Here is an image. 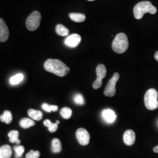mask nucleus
Instances as JSON below:
<instances>
[{
  "mask_svg": "<svg viewBox=\"0 0 158 158\" xmlns=\"http://www.w3.org/2000/svg\"><path fill=\"white\" fill-rule=\"evenodd\" d=\"M73 101L76 104H78V105H83L85 104L84 98L80 94H76L74 95Z\"/></svg>",
  "mask_w": 158,
  "mask_h": 158,
  "instance_id": "nucleus-25",
  "label": "nucleus"
},
{
  "mask_svg": "<svg viewBox=\"0 0 158 158\" xmlns=\"http://www.w3.org/2000/svg\"><path fill=\"white\" fill-rule=\"evenodd\" d=\"M158 91L155 89L147 91L144 97L145 105L147 109L154 110L158 107Z\"/></svg>",
  "mask_w": 158,
  "mask_h": 158,
  "instance_id": "nucleus-4",
  "label": "nucleus"
},
{
  "mask_svg": "<svg viewBox=\"0 0 158 158\" xmlns=\"http://www.w3.org/2000/svg\"><path fill=\"white\" fill-rule=\"evenodd\" d=\"M97 79L93 84V87L94 89H98L102 87V79H104L107 74V69L104 64H98L96 68Z\"/></svg>",
  "mask_w": 158,
  "mask_h": 158,
  "instance_id": "nucleus-7",
  "label": "nucleus"
},
{
  "mask_svg": "<svg viewBox=\"0 0 158 158\" xmlns=\"http://www.w3.org/2000/svg\"><path fill=\"white\" fill-rule=\"evenodd\" d=\"M155 59H156V60H157L158 62V51L156 52L155 54Z\"/></svg>",
  "mask_w": 158,
  "mask_h": 158,
  "instance_id": "nucleus-30",
  "label": "nucleus"
},
{
  "mask_svg": "<svg viewBox=\"0 0 158 158\" xmlns=\"http://www.w3.org/2000/svg\"><path fill=\"white\" fill-rule=\"evenodd\" d=\"M156 12V8L149 1H141L136 4L134 8V14L136 19H141L146 13L155 14Z\"/></svg>",
  "mask_w": 158,
  "mask_h": 158,
  "instance_id": "nucleus-2",
  "label": "nucleus"
},
{
  "mask_svg": "<svg viewBox=\"0 0 158 158\" xmlns=\"http://www.w3.org/2000/svg\"><path fill=\"white\" fill-rule=\"evenodd\" d=\"M24 78V76L23 74L18 73L12 76L10 80V83L11 85H17L19 84Z\"/></svg>",
  "mask_w": 158,
  "mask_h": 158,
  "instance_id": "nucleus-22",
  "label": "nucleus"
},
{
  "mask_svg": "<svg viewBox=\"0 0 158 158\" xmlns=\"http://www.w3.org/2000/svg\"><path fill=\"white\" fill-rule=\"evenodd\" d=\"M0 121L3 123H6L7 124H11L12 121V115L11 112L8 110L5 111L0 116Z\"/></svg>",
  "mask_w": 158,
  "mask_h": 158,
  "instance_id": "nucleus-18",
  "label": "nucleus"
},
{
  "mask_svg": "<svg viewBox=\"0 0 158 158\" xmlns=\"http://www.w3.org/2000/svg\"><path fill=\"white\" fill-rule=\"evenodd\" d=\"M41 20V15L40 12L35 11L32 12L26 21V26L27 29L34 31L39 28Z\"/></svg>",
  "mask_w": 158,
  "mask_h": 158,
  "instance_id": "nucleus-5",
  "label": "nucleus"
},
{
  "mask_svg": "<svg viewBox=\"0 0 158 158\" xmlns=\"http://www.w3.org/2000/svg\"><path fill=\"white\" fill-rule=\"evenodd\" d=\"M76 135L77 141L81 145L85 146L89 144L90 139V135L89 132L85 129L83 128H80L77 130Z\"/></svg>",
  "mask_w": 158,
  "mask_h": 158,
  "instance_id": "nucleus-8",
  "label": "nucleus"
},
{
  "mask_svg": "<svg viewBox=\"0 0 158 158\" xmlns=\"http://www.w3.org/2000/svg\"><path fill=\"white\" fill-rule=\"evenodd\" d=\"M55 30L56 34L62 36H66L69 34V30L62 24H57Z\"/></svg>",
  "mask_w": 158,
  "mask_h": 158,
  "instance_id": "nucleus-20",
  "label": "nucleus"
},
{
  "mask_svg": "<svg viewBox=\"0 0 158 158\" xmlns=\"http://www.w3.org/2000/svg\"><path fill=\"white\" fill-rule=\"evenodd\" d=\"M14 149L15 152V157L17 158H21L23 156V153L25 151V148L22 145H18L14 147Z\"/></svg>",
  "mask_w": 158,
  "mask_h": 158,
  "instance_id": "nucleus-24",
  "label": "nucleus"
},
{
  "mask_svg": "<svg viewBox=\"0 0 158 158\" xmlns=\"http://www.w3.org/2000/svg\"><path fill=\"white\" fill-rule=\"evenodd\" d=\"M19 133L17 130L11 131L8 135L10 138V142L11 143H16L18 145L21 143V140L18 138Z\"/></svg>",
  "mask_w": 158,
  "mask_h": 158,
  "instance_id": "nucleus-15",
  "label": "nucleus"
},
{
  "mask_svg": "<svg viewBox=\"0 0 158 158\" xmlns=\"http://www.w3.org/2000/svg\"><path fill=\"white\" fill-rule=\"evenodd\" d=\"M9 37V30L5 21L0 18V42H6Z\"/></svg>",
  "mask_w": 158,
  "mask_h": 158,
  "instance_id": "nucleus-10",
  "label": "nucleus"
},
{
  "mask_svg": "<svg viewBox=\"0 0 158 158\" xmlns=\"http://www.w3.org/2000/svg\"><path fill=\"white\" fill-rule=\"evenodd\" d=\"M40 155V151H35L34 150H31L26 155V158H39Z\"/></svg>",
  "mask_w": 158,
  "mask_h": 158,
  "instance_id": "nucleus-26",
  "label": "nucleus"
},
{
  "mask_svg": "<svg viewBox=\"0 0 158 158\" xmlns=\"http://www.w3.org/2000/svg\"><path fill=\"white\" fill-rule=\"evenodd\" d=\"M19 125L23 128H29L35 125V123L31 119L28 118H23L19 121Z\"/></svg>",
  "mask_w": 158,
  "mask_h": 158,
  "instance_id": "nucleus-19",
  "label": "nucleus"
},
{
  "mask_svg": "<svg viewBox=\"0 0 158 158\" xmlns=\"http://www.w3.org/2000/svg\"><path fill=\"white\" fill-rule=\"evenodd\" d=\"M46 71L56 74L59 77H64L70 72V68L62 61L58 59H49L44 63Z\"/></svg>",
  "mask_w": 158,
  "mask_h": 158,
  "instance_id": "nucleus-1",
  "label": "nucleus"
},
{
  "mask_svg": "<svg viewBox=\"0 0 158 158\" xmlns=\"http://www.w3.org/2000/svg\"><path fill=\"white\" fill-rule=\"evenodd\" d=\"M123 140L127 146L132 145L135 142V134L134 131L129 130L126 131L124 134Z\"/></svg>",
  "mask_w": 158,
  "mask_h": 158,
  "instance_id": "nucleus-11",
  "label": "nucleus"
},
{
  "mask_svg": "<svg viewBox=\"0 0 158 158\" xmlns=\"http://www.w3.org/2000/svg\"><path fill=\"white\" fill-rule=\"evenodd\" d=\"M119 78V74L118 73H115L113 74V77L110 79L106 87L104 94L105 96L108 97H112L115 96L116 93V89L115 85Z\"/></svg>",
  "mask_w": 158,
  "mask_h": 158,
  "instance_id": "nucleus-6",
  "label": "nucleus"
},
{
  "mask_svg": "<svg viewBox=\"0 0 158 158\" xmlns=\"http://www.w3.org/2000/svg\"><path fill=\"white\" fill-rule=\"evenodd\" d=\"M56 123L57 124V125L59 124H60V122H59V120H57V121Z\"/></svg>",
  "mask_w": 158,
  "mask_h": 158,
  "instance_id": "nucleus-31",
  "label": "nucleus"
},
{
  "mask_svg": "<svg viewBox=\"0 0 158 158\" xmlns=\"http://www.w3.org/2000/svg\"><path fill=\"white\" fill-rule=\"evenodd\" d=\"M70 18L76 23H82L85 20V15L81 13H70L69 14Z\"/></svg>",
  "mask_w": 158,
  "mask_h": 158,
  "instance_id": "nucleus-17",
  "label": "nucleus"
},
{
  "mask_svg": "<svg viewBox=\"0 0 158 158\" xmlns=\"http://www.w3.org/2000/svg\"><path fill=\"white\" fill-rule=\"evenodd\" d=\"M153 151L154 152L158 153V145L156 146L155 147H154Z\"/></svg>",
  "mask_w": 158,
  "mask_h": 158,
  "instance_id": "nucleus-29",
  "label": "nucleus"
},
{
  "mask_svg": "<svg viewBox=\"0 0 158 158\" xmlns=\"http://www.w3.org/2000/svg\"><path fill=\"white\" fill-rule=\"evenodd\" d=\"M51 110L53 112H55L58 110V106L55 105H51Z\"/></svg>",
  "mask_w": 158,
  "mask_h": 158,
  "instance_id": "nucleus-28",
  "label": "nucleus"
},
{
  "mask_svg": "<svg viewBox=\"0 0 158 158\" xmlns=\"http://www.w3.org/2000/svg\"><path fill=\"white\" fill-rule=\"evenodd\" d=\"M81 40V38L79 34H72L64 40V44L69 48H76L80 44Z\"/></svg>",
  "mask_w": 158,
  "mask_h": 158,
  "instance_id": "nucleus-9",
  "label": "nucleus"
},
{
  "mask_svg": "<svg viewBox=\"0 0 158 158\" xmlns=\"http://www.w3.org/2000/svg\"><path fill=\"white\" fill-rule=\"evenodd\" d=\"M102 117L107 123H112L115 120L117 116L113 110L107 109L103 111Z\"/></svg>",
  "mask_w": 158,
  "mask_h": 158,
  "instance_id": "nucleus-12",
  "label": "nucleus"
},
{
  "mask_svg": "<svg viewBox=\"0 0 158 158\" xmlns=\"http://www.w3.org/2000/svg\"><path fill=\"white\" fill-rule=\"evenodd\" d=\"M42 108H43L44 110H45V111L48 112V113H51V112H52L51 105H49V104H48L47 103L43 104L42 105Z\"/></svg>",
  "mask_w": 158,
  "mask_h": 158,
  "instance_id": "nucleus-27",
  "label": "nucleus"
},
{
  "mask_svg": "<svg viewBox=\"0 0 158 158\" xmlns=\"http://www.w3.org/2000/svg\"><path fill=\"white\" fill-rule=\"evenodd\" d=\"M60 113L63 118L68 119L71 117L72 115V110L70 108L64 107L61 109Z\"/></svg>",
  "mask_w": 158,
  "mask_h": 158,
  "instance_id": "nucleus-23",
  "label": "nucleus"
},
{
  "mask_svg": "<svg viewBox=\"0 0 158 158\" xmlns=\"http://www.w3.org/2000/svg\"><path fill=\"white\" fill-rule=\"evenodd\" d=\"M52 152L54 153H59L62 151V143L57 138H54L52 141Z\"/></svg>",
  "mask_w": 158,
  "mask_h": 158,
  "instance_id": "nucleus-14",
  "label": "nucleus"
},
{
  "mask_svg": "<svg viewBox=\"0 0 158 158\" xmlns=\"http://www.w3.org/2000/svg\"><path fill=\"white\" fill-rule=\"evenodd\" d=\"M44 124L45 127H48V130L51 132H56L58 128V125L56 123H52L49 119H45L44 121Z\"/></svg>",
  "mask_w": 158,
  "mask_h": 158,
  "instance_id": "nucleus-21",
  "label": "nucleus"
},
{
  "mask_svg": "<svg viewBox=\"0 0 158 158\" xmlns=\"http://www.w3.org/2000/svg\"><path fill=\"white\" fill-rule=\"evenodd\" d=\"M129 43L128 37L124 33L117 34L112 44V49L115 53L121 54L128 48Z\"/></svg>",
  "mask_w": 158,
  "mask_h": 158,
  "instance_id": "nucleus-3",
  "label": "nucleus"
},
{
  "mask_svg": "<svg viewBox=\"0 0 158 158\" xmlns=\"http://www.w3.org/2000/svg\"><path fill=\"white\" fill-rule=\"evenodd\" d=\"M87 1H94V0H87Z\"/></svg>",
  "mask_w": 158,
  "mask_h": 158,
  "instance_id": "nucleus-32",
  "label": "nucleus"
},
{
  "mask_svg": "<svg viewBox=\"0 0 158 158\" xmlns=\"http://www.w3.org/2000/svg\"><path fill=\"white\" fill-rule=\"evenodd\" d=\"M29 116L34 120L40 121L43 117V113L40 110L29 109L28 111Z\"/></svg>",
  "mask_w": 158,
  "mask_h": 158,
  "instance_id": "nucleus-16",
  "label": "nucleus"
},
{
  "mask_svg": "<svg viewBox=\"0 0 158 158\" xmlns=\"http://www.w3.org/2000/svg\"><path fill=\"white\" fill-rule=\"evenodd\" d=\"M12 156L11 148L8 145L0 147V158H10Z\"/></svg>",
  "mask_w": 158,
  "mask_h": 158,
  "instance_id": "nucleus-13",
  "label": "nucleus"
}]
</instances>
